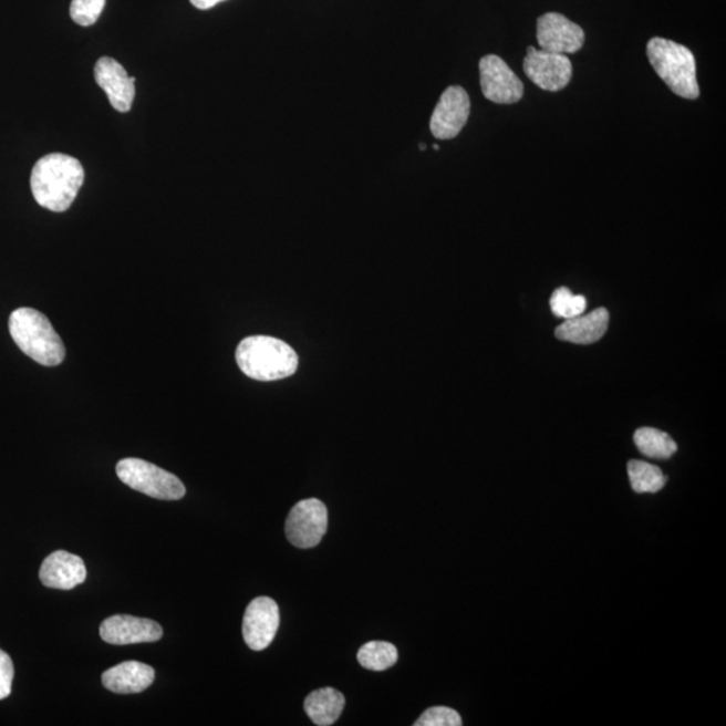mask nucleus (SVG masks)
<instances>
[{"instance_id":"1","label":"nucleus","mask_w":726,"mask_h":726,"mask_svg":"<svg viewBox=\"0 0 726 726\" xmlns=\"http://www.w3.org/2000/svg\"><path fill=\"white\" fill-rule=\"evenodd\" d=\"M84 179L80 160L65 154H49L42 156L31 172V193L42 208L62 212L71 208Z\"/></svg>"},{"instance_id":"2","label":"nucleus","mask_w":726,"mask_h":726,"mask_svg":"<svg viewBox=\"0 0 726 726\" xmlns=\"http://www.w3.org/2000/svg\"><path fill=\"white\" fill-rule=\"evenodd\" d=\"M236 361L247 377L265 383L291 377L299 365L298 354L290 344L267 335L242 340L236 350Z\"/></svg>"},{"instance_id":"3","label":"nucleus","mask_w":726,"mask_h":726,"mask_svg":"<svg viewBox=\"0 0 726 726\" xmlns=\"http://www.w3.org/2000/svg\"><path fill=\"white\" fill-rule=\"evenodd\" d=\"M9 330L17 346L43 366H59L66 350L58 331L42 312L22 307L10 315Z\"/></svg>"},{"instance_id":"4","label":"nucleus","mask_w":726,"mask_h":726,"mask_svg":"<svg viewBox=\"0 0 726 726\" xmlns=\"http://www.w3.org/2000/svg\"><path fill=\"white\" fill-rule=\"evenodd\" d=\"M647 55L651 66L675 95L687 100L699 97L696 59L691 50L655 37L647 43Z\"/></svg>"},{"instance_id":"5","label":"nucleus","mask_w":726,"mask_h":726,"mask_svg":"<svg viewBox=\"0 0 726 726\" xmlns=\"http://www.w3.org/2000/svg\"><path fill=\"white\" fill-rule=\"evenodd\" d=\"M116 474L124 485L152 498L178 500L186 494L185 485L174 474L146 460L123 459L117 463Z\"/></svg>"},{"instance_id":"6","label":"nucleus","mask_w":726,"mask_h":726,"mask_svg":"<svg viewBox=\"0 0 726 726\" xmlns=\"http://www.w3.org/2000/svg\"><path fill=\"white\" fill-rule=\"evenodd\" d=\"M328 507L317 498L300 500L292 507L286 521V535L293 547L311 549L317 547L328 531Z\"/></svg>"},{"instance_id":"7","label":"nucleus","mask_w":726,"mask_h":726,"mask_svg":"<svg viewBox=\"0 0 726 726\" xmlns=\"http://www.w3.org/2000/svg\"><path fill=\"white\" fill-rule=\"evenodd\" d=\"M523 72L530 81L548 92H559L571 83L573 68L567 54L528 48Z\"/></svg>"},{"instance_id":"8","label":"nucleus","mask_w":726,"mask_h":726,"mask_svg":"<svg viewBox=\"0 0 726 726\" xmlns=\"http://www.w3.org/2000/svg\"><path fill=\"white\" fill-rule=\"evenodd\" d=\"M484 96L496 104H515L523 96L522 81L498 55H486L479 62Z\"/></svg>"},{"instance_id":"9","label":"nucleus","mask_w":726,"mask_h":726,"mask_svg":"<svg viewBox=\"0 0 726 726\" xmlns=\"http://www.w3.org/2000/svg\"><path fill=\"white\" fill-rule=\"evenodd\" d=\"M471 111L468 93L461 86H449L444 91L431 117V133L436 139L449 141L465 128Z\"/></svg>"},{"instance_id":"10","label":"nucleus","mask_w":726,"mask_h":726,"mask_svg":"<svg viewBox=\"0 0 726 726\" xmlns=\"http://www.w3.org/2000/svg\"><path fill=\"white\" fill-rule=\"evenodd\" d=\"M537 41L544 52L573 54L584 45V30L559 12L538 18Z\"/></svg>"},{"instance_id":"11","label":"nucleus","mask_w":726,"mask_h":726,"mask_svg":"<svg viewBox=\"0 0 726 726\" xmlns=\"http://www.w3.org/2000/svg\"><path fill=\"white\" fill-rule=\"evenodd\" d=\"M280 624L279 605L273 599L261 597L249 603L243 615L242 635L249 649L265 650L274 640Z\"/></svg>"},{"instance_id":"12","label":"nucleus","mask_w":726,"mask_h":726,"mask_svg":"<svg viewBox=\"0 0 726 726\" xmlns=\"http://www.w3.org/2000/svg\"><path fill=\"white\" fill-rule=\"evenodd\" d=\"M100 636L115 646L158 642L163 636L160 625L149 619L116 615L100 625Z\"/></svg>"},{"instance_id":"13","label":"nucleus","mask_w":726,"mask_h":726,"mask_svg":"<svg viewBox=\"0 0 726 726\" xmlns=\"http://www.w3.org/2000/svg\"><path fill=\"white\" fill-rule=\"evenodd\" d=\"M96 83L108 96L112 108L128 112L135 98V77H129L122 64L114 59L102 58L95 66Z\"/></svg>"},{"instance_id":"14","label":"nucleus","mask_w":726,"mask_h":726,"mask_svg":"<svg viewBox=\"0 0 726 726\" xmlns=\"http://www.w3.org/2000/svg\"><path fill=\"white\" fill-rule=\"evenodd\" d=\"M40 579L43 585L53 590L71 591L84 583L86 568L81 557L58 550L43 561Z\"/></svg>"},{"instance_id":"15","label":"nucleus","mask_w":726,"mask_h":726,"mask_svg":"<svg viewBox=\"0 0 726 726\" xmlns=\"http://www.w3.org/2000/svg\"><path fill=\"white\" fill-rule=\"evenodd\" d=\"M154 680V668L136 661L111 667L102 677L105 688L117 694L142 693L153 685Z\"/></svg>"},{"instance_id":"16","label":"nucleus","mask_w":726,"mask_h":726,"mask_svg":"<svg viewBox=\"0 0 726 726\" xmlns=\"http://www.w3.org/2000/svg\"><path fill=\"white\" fill-rule=\"evenodd\" d=\"M610 314L605 309H597L587 315L566 319L556 329V336L561 341L575 344H591L602 340L609 329Z\"/></svg>"},{"instance_id":"17","label":"nucleus","mask_w":726,"mask_h":726,"mask_svg":"<svg viewBox=\"0 0 726 726\" xmlns=\"http://www.w3.org/2000/svg\"><path fill=\"white\" fill-rule=\"evenodd\" d=\"M343 694L333 687L318 688L304 701V709L311 722L319 726L333 725L344 709Z\"/></svg>"},{"instance_id":"18","label":"nucleus","mask_w":726,"mask_h":726,"mask_svg":"<svg viewBox=\"0 0 726 726\" xmlns=\"http://www.w3.org/2000/svg\"><path fill=\"white\" fill-rule=\"evenodd\" d=\"M634 442L637 449L651 459H668L677 453V444L666 432L655 428H640L635 432Z\"/></svg>"},{"instance_id":"19","label":"nucleus","mask_w":726,"mask_h":726,"mask_svg":"<svg viewBox=\"0 0 726 726\" xmlns=\"http://www.w3.org/2000/svg\"><path fill=\"white\" fill-rule=\"evenodd\" d=\"M628 468L632 490L637 494L658 492L666 485L667 478L662 469L650 463L631 460Z\"/></svg>"},{"instance_id":"20","label":"nucleus","mask_w":726,"mask_h":726,"mask_svg":"<svg viewBox=\"0 0 726 726\" xmlns=\"http://www.w3.org/2000/svg\"><path fill=\"white\" fill-rule=\"evenodd\" d=\"M356 658L362 667L374 670V672H384L396 665L398 651L390 642L373 641L363 644Z\"/></svg>"},{"instance_id":"21","label":"nucleus","mask_w":726,"mask_h":726,"mask_svg":"<svg viewBox=\"0 0 726 726\" xmlns=\"http://www.w3.org/2000/svg\"><path fill=\"white\" fill-rule=\"evenodd\" d=\"M550 309H552L556 317L572 319L584 314L587 299L581 295H574L568 288L561 287L550 298Z\"/></svg>"},{"instance_id":"22","label":"nucleus","mask_w":726,"mask_h":726,"mask_svg":"<svg viewBox=\"0 0 726 726\" xmlns=\"http://www.w3.org/2000/svg\"><path fill=\"white\" fill-rule=\"evenodd\" d=\"M104 8L105 0H72L69 12L74 22L80 27L87 28L98 21Z\"/></svg>"},{"instance_id":"23","label":"nucleus","mask_w":726,"mask_h":726,"mask_svg":"<svg viewBox=\"0 0 726 726\" xmlns=\"http://www.w3.org/2000/svg\"><path fill=\"white\" fill-rule=\"evenodd\" d=\"M459 713L446 706H435L425 711L415 726H460Z\"/></svg>"},{"instance_id":"24","label":"nucleus","mask_w":726,"mask_h":726,"mask_svg":"<svg viewBox=\"0 0 726 726\" xmlns=\"http://www.w3.org/2000/svg\"><path fill=\"white\" fill-rule=\"evenodd\" d=\"M12 680H14V663L4 651L0 650V699L10 696Z\"/></svg>"},{"instance_id":"25","label":"nucleus","mask_w":726,"mask_h":726,"mask_svg":"<svg viewBox=\"0 0 726 726\" xmlns=\"http://www.w3.org/2000/svg\"><path fill=\"white\" fill-rule=\"evenodd\" d=\"M194 8L199 10H209L215 8L218 3L225 2V0H190Z\"/></svg>"},{"instance_id":"26","label":"nucleus","mask_w":726,"mask_h":726,"mask_svg":"<svg viewBox=\"0 0 726 726\" xmlns=\"http://www.w3.org/2000/svg\"><path fill=\"white\" fill-rule=\"evenodd\" d=\"M434 149H435V152H439L440 147L437 146V144H434Z\"/></svg>"},{"instance_id":"27","label":"nucleus","mask_w":726,"mask_h":726,"mask_svg":"<svg viewBox=\"0 0 726 726\" xmlns=\"http://www.w3.org/2000/svg\"><path fill=\"white\" fill-rule=\"evenodd\" d=\"M425 148H427V147H425V144H421L422 152H425Z\"/></svg>"}]
</instances>
